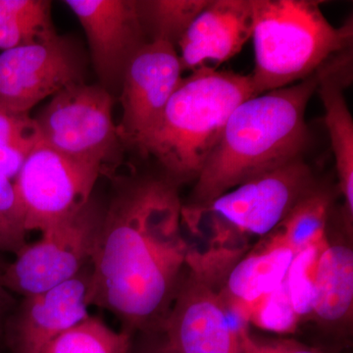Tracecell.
<instances>
[{"mask_svg": "<svg viewBox=\"0 0 353 353\" xmlns=\"http://www.w3.org/2000/svg\"><path fill=\"white\" fill-rule=\"evenodd\" d=\"M328 240L329 234L325 240L297 252L285 279L290 301L301 321L312 317L318 261Z\"/></svg>", "mask_w": 353, "mask_h": 353, "instance_id": "obj_22", "label": "cell"}, {"mask_svg": "<svg viewBox=\"0 0 353 353\" xmlns=\"http://www.w3.org/2000/svg\"><path fill=\"white\" fill-rule=\"evenodd\" d=\"M134 334L110 326L99 316L65 332L51 341L41 353H129Z\"/></svg>", "mask_w": 353, "mask_h": 353, "instance_id": "obj_19", "label": "cell"}, {"mask_svg": "<svg viewBox=\"0 0 353 353\" xmlns=\"http://www.w3.org/2000/svg\"><path fill=\"white\" fill-rule=\"evenodd\" d=\"M9 303H10V296H9V292L1 284V275H0V322L6 314Z\"/></svg>", "mask_w": 353, "mask_h": 353, "instance_id": "obj_28", "label": "cell"}, {"mask_svg": "<svg viewBox=\"0 0 353 353\" xmlns=\"http://www.w3.org/2000/svg\"><path fill=\"white\" fill-rule=\"evenodd\" d=\"M57 34L51 15L0 19V50H12Z\"/></svg>", "mask_w": 353, "mask_h": 353, "instance_id": "obj_25", "label": "cell"}, {"mask_svg": "<svg viewBox=\"0 0 353 353\" xmlns=\"http://www.w3.org/2000/svg\"><path fill=\"white\" fill-rule=\"evenodd\" d=\"M353 317V250L348 241L330 236L323 250L315 281V303L311 319L324 331L343 333L352 328Z\"/></svg>", "mask_w": 353, "mask_h": 353, "instance_id": "obj_17", "label": "cell"}, {"mask_svg": "<svg viewBox=\"0 0 353 353\" xmlns=\"http://www.w3.org/2000/svg\"><path fill=\"white\" fill-rule=\"evenodd\" d=\"M6 265L2 263L1 259H0V275H2V272H3L4 268H6Z\"/></svg>", "mask_w": 353, "mask_h": 353, "instance_id": "obj_29", "label": "cell"}, {"mask_svg": "<svg viewBox=\"0 0 353 353\" xmlns=\"http://www.w3.org/2000/svg\"><path fill=\"white\" fill-rule=\"evenodd\" d=\"M104 209L92 199L68 219L41 232L6 265L1 284L7 292L28 297L76 277L90 264Z\"/></svg>", "mask_w": 353, "mask_h": 353, "instance_id": "obj_7", "label": "cell"}, {"mask_svg": "<svg viewBox=\"0 0 353 353\" xmlns=\"http://www.w3.org/2000/svg\"><path fill=\"white\" fill-rule=\"evenodd\" d=\"M85 59L75 39L57 32L0 53V108L29 114L60 90L85 82Z\"/></svg>", "mask_w": 353, "mask_h": 353, "instance_id": "obj_9", "label": "cell"}, {"mask_svg": "<svg viewBox=\"0 0 353 353\" xmlns=\"http://www.w3.org/2000/svg\"><path fill=\"white\" fill-rule=\"evenodd\" d=\"M113 97L101 85L74 83L53 95L34 118L39 143L94 165L102 174L119 164L122 141L113 121Z\"/></svg>", "mask_w": 353, "mask_h": 353, "instance_id": "obj_5", "label": "cell"}, {"mask_svg": "<svg viewBox=\"0 0 353 353\" xmlns=\"http://www.w3.org/2000/svg\"><path fill=\"white\" fill-rule=\"evenodd\" d=\"M325 66L305 80L250 97L234 109L197 176L189 205L208 204L253 176L303 157L309 139L306 109Z\"/></svg>", "mask_w": 353, "mask_h": 353, "instance_id": "obj_2", "label": "cell"}, {"mask_svg": "<svg viewBox=\"0 0 353 353\" xmlns=\"http://www.w3.org/2000/svg\"><path fill=\"white\" fill-rule=\"evenodd\" d=\"M221 285L188 268L161 332L176 353H241V321L223 299Z\"/></svg>", "mask_w": 353, "mask_h": 353, "instance_id": "obj_10", "label": "cell"}, {"mask_svg": "<svg viewBox=\"0 0 353 353\" xmlns=\"http://www.w3.org/2000/svg\"><path fill=\"white\" fill-rule=\"evenodd\" d=\"M332 203L328 190L318 187L296 204L276 230L296 253L320 243L328 236Z\"/></svg>", "mask_w": 353, "mask_h": 353, "instance_id": "obj_18", "label": "cell"}, {"mask_svg": "<svg viewBox=\"0 0 353 353\" xmlns=\"http://www.w3.org/2000/svg\"><path fill=\"white\" fill-rule=\"evenodd\" d=\"M352 80V50L330 60L317 92L325 110V124L336 159L339 187L343 196V222L352 234L353 224V120L345 90Z\"/></svg>", "mask_w": 353, "mask_h": 353, "instance_id": "obj_16", "label": "cell"}, {"mask_svg": "<svg viewBox=\"0 0 353 353\" xmlns=\"http://www.w3.org/2000/svg\"><path fill=\"white\" fill-rule=\"evenodd\" d=\"M101 175L99 167L39 143L14 180L27 231L41 233L78 213L92 199Z\"/></svg>", "mask_w": 353, "mask_h": 353, "instance_id": "obj_8", "label": "cell"}, {"mask_svg": "<svg viewBox=\"0 0 353 353\" xmlns=\"http://www.w3.org/2000/svg\"><path fill=\"white\" fill-rule=\"evenodd\" d=\"M209 0H143L139 13L150 41H166L176 46L197 14Z\"/></svg>", "mask_w": 353, "mask_h": 353, "instance_id": "obj_20", "label": "cell"}, {"mask_svg": "<svg viewBox=\"0 0 353 353\" xmlns=\"http://www.w3.org/2000/svg\"><path fill=\"white\" fill-rule=\"evenodd\" d=\"M262 239L232 267L220 289L228 308L246 324L254 304L284 283L296 254L277 230Z\"/></svg>", "mask_w": 353, "mask_h": 353, "instance_id": "obj_15", "label": "cell"}, {"mask_svg": "<svg viewBox=\"0 0 353 353\" xmlns=\"http://www.w3.org/2000/svg\"><path fill=\"white\" fill-rule=\"evenodd\" d=\"M318 187L310 167L299 157L253 176L208 204L183 206L245 240L264 238Z\"/></svg>", "mask_w": 353, "mask_h": 353, "instance_id": "obj_6", "label": "cell"}, {"mask_svg": "<svg viewBox=\"0 0 353 353\" xmlns=\"http://www.w3.org/2000/svg\"><path fill=\"white\" fill-rule=\"evenodd\" d=\"M39 143L38 128L29 114L0 108V172L15 180L26 158Z\"/></svg>", "mask_w": 353, "mask_h": 353, "instance_id": "obj_21", "label": "cell"}, {"mask_svg": "<svg viewBox=\"0 0 353 353\" xmlns=\"http://www.w3.org/2000/svg\"><path fill=\"white\" fill-rule=\"evenodd\" d=\"M159 339L148 343L145 347L141 348L139 353H176L175 350L167 343L163 334L159 331Z\"/></svg>", "mask_w": 353, "mask_h": 353, "instance_id": "obj_27", "label": "cell"}, {"mask_svg": "<svg viewBox=\"0 0 353 353\" xmlns=\"http://www.w3.org/2000/svg\"><path fill=\"white\" fill-rule=\"evenodd\" d=\"M28 234L14 181L0 172V252L16 254L27 245Z\"/></svg>", "mask_w": 353, "mask_h": 353, "instance_id": "obj_23", "label": "cell"}, {"mask_svg": "<svg viewBox=\"0 0 353 353\" xmlns=\"http://www.w3.org/2000/svg\"><path fill=\"white\" fill-rule=\"evenodd\" d=\"M179 185L166 176L120 181L90 256L88 303L136 332H158L188 270Z\"/></svg>", "mask_w": 353, "mask_h": 353, "instance_id": "obj_1", "label": "cell"}, {"mask_svg": "<svg viewBox=\"0 0 353 353\" xmlns=\"http://www.w3.org/2000/svg\"><path fill=\"white\" fill-rule=\"evenodd\" d=\"M255 95L305 80L352 50V20L336 27L312 0H253Z\"/></svg>", "mask_w": 353, "mask_h": 353, "instance_id": "obj_4", "label": "cell"}, {"mask_svg": "<svg viewBox=\"0 0 353 353\" xmlns=\"http://www.w3.org/2000/svg\"><path fill=\"white\" fill-rule=\"evenodd\" d=\"M253 29V0H209L176 44L183 71L217 69L236 57Z\"/></svg>", "mask_w": 353, "mask_h": 353, "instance_id": "obj_14", "label": "cell"}, {"mask_svg": "<svg viewBox=\"0 0 353 353\" xmlns=\"http://www.w3.org/2000/svg\"><path fill=\"white\" fill-rule=\"evenodd\" d=\"M238 334L241 353H321L294 340H259L250 334L248 325H241Z\"/></svg>", "mask_w": 353, "mask_h": 353, "instance_id": "obj_26", "label": "cell"}, {"mask_svg": "<svg viewBox=\"0 0 353 353\" xmlns=\"http://www.w3.org/2000/svg\"><path fill=\"white\" fill-rule=\"evenodd\" d=\"M82 25L99 85L121 90L128 64L150 41L134 0H66Z\"/></svg>", "mask_w": 353, "mask_h": 353, "instance_id": "obj_12", "label": "cell"}, {"mask_svg": "<svg viewBox=\"0 0 353 353\" xmlns=\"http://www.w3.org/2000/svg\"><path fill=\"white\" fill-rule=\"evenodd\" d=\"M183 72L178 51L166 41H148L134 54L120 90L123 114L117 128L123 145L141 152L182 82Z\"/></svg>", "mask_w": 353, "mask_h": 353, "instance_id": "obj_11", "label": "cell"}, {"mask_svg": "<svg viewBox=\"0 0 353 353\" xmlns=\"http://www.w3.org/2000/svg\"><path fill=\"white\" fill-rule=\"evenodd\" d=\"M90 266L52 289L24 297L10 332L14 353H41L51 341L87 320Z\"/></svg>", "mask_w": 353, "mask_h": 353, "instance_id": "obj_13", "label": "cell"}, {"mask_svg": "<svg viewBox=\"0 0 353 353\" xmlns=\"http://www.w3.org/2000/svg\"><path fill=\"white\" fill-rule=\"evenodd\" d=\"M301 322L285 281L277 290L254 304L248 318V323L257 328L283 334L294 333Z\"/></svg>", "mask_w": 353, "mask_h": 353, "instance_id": "obj_24", "label": "cell"}, {"mask_svg": "<svg viewBox=\"0 0 353 353\" xmlns=\"http://www.w3.org/2000/svg\"><path fill=\"white\" fill-rule=\"evenodd\" d=\"M256 97L252 77L203 68L183 78L141 154L159 162L176 185L196 181L231 114Z\"/></svg>", "mask_w": 353, "mask_h": 353, "instance_id": "obj_3", "label": "cell"}]
</instances>
